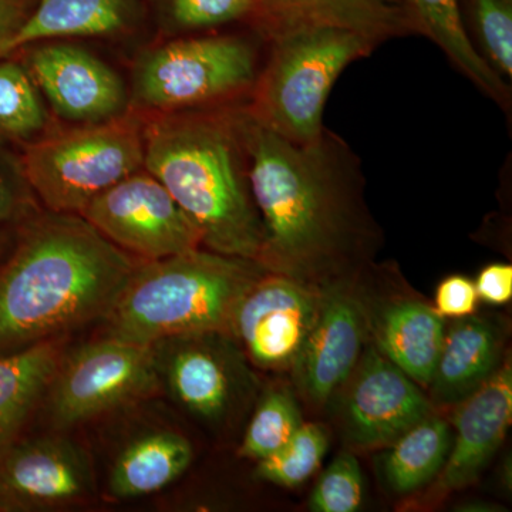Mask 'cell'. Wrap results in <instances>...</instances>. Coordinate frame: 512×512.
Segmentation results:
<instances>
[{
    "label": "cell",
    "instance_id": "cell-35",
    "mask_svg": "<svg viewBox=\"0 0 512 512\" xmlns=\"http://www.w3.org/2000/svg\"><path fill=\"white\" fill-rule=\"evenodd\" d=\"M9 245L10 235L8 227H0V259H2L6 252H8Z\"/></svg>",
    "mask_w": 512,
    "mask_h": 512
},
{
    "label": "cell",
    "instance_id": "cell-2",
    "mask_svg": "<svg viewBox=\"0 0 512 512\" xmlns=\"http://www.w3.org/2000/svg\"><path fill=\"white\" fill-rule=\"evenodd\" d=\"M137 264L82 215H32L0 259V355L106 318Z\"/></svg>",
    "mask_w": 512,
    "mask_h": 512
},
{
    "label": "cell",
    "instance_id": "cell-19",
    "mask_svg": "<svg viewBox=\"0 0 512 512\" xmlns=\"http://www.w3.org/2000/svg\"><path fill=\"white\" fill-rule=\"evenodd\" d=\"M501 357L503 335L494 323L473 315L458 319L444 335L429 384L431 403H460L494 375Z\"/></svg>",
    "mask_w": 512,
    "mask_h": 512
},
{
    "label": "cell",
    "instance_id": "cell-4",
    "mask_svg": "<svg viewBox=\"0 0 512 512\" xmlns=\"http://www.w3.org/2000/svg\"><path fill=\"white\" fill-rule=\"evenodd\" d=\"M266 272L252 259L201 247L141 261L106 316L109 335L153 345L188 333H229L239 302Z\"/></svg>",
    "mask_w": 512,
    "mask_h": 512
},
{
    "label": "cell",
    "instance_id": "cell-28",
    "mask_svg": "<svg viewBox=\"0 0 512 512\" xmlns=\"http://www.w3.org/2000/svg\"><path fill=\"white\" fill-rule=\"evenodd\" d=\"M302 424V413L293 394L286 389L268 390L249 421L239 456L254 461L271 456L292 439Z\"/></svg>",
    "mask_w": 512,
    "mask_h": 512
},
{
    "label": "cell",
    "instance_id": "cell-3",
    "mask_svg": "<svg viewBox=\"0 0 512 512\" xmlns=\"http://www.w3.org/2000/svg\"><path fill=\"white\" fill-rule=\"evenodd\" d=\"M242 106L144 116V168L183 208L205 248L258 262L264 231L249 184Z\"/></svg>",
    "mask_w": 512,
    "mask_h": 512
},
{
    "label": "cell",
    "instance_id": "cell-9",
    "mask_svg": "<svg viewBox=\"0 0 512 512\" xmlns=\"http://www.w3.org/2000/svg\"><path fill=\"white\" fill-rule=\"evenodd\" d=\"M79 215L141 261H157L202 245L200 232L183 208L146 168L101 192Z\"/></svg>",
    "mask_w": 512,
    "mask_h": 512
},
{
    "label": "cell",
    "instance_id": "cell-33",
    "mask_svg": "<svg viewBox=\"0 0 512 512\" xmlns=\"http://www.w3.org/2000/svg\"><path fill=\"white\" fill-rule=\"evenodd\" d=\"M478 299L491 305H505L512 298V266L491 264L481 269L476 282Z\"/></svg>",
    "mask_w": 512,
    "mask_h": 512
},
{
    "label": "cell",
    "instance_id": "cell-32",
    "mask_svg": "<svg viewBox=\"0 0 512 512\" xmlns=\"http://www.w3.org/2000/svg\"><path fill=\"white\" fill-rule=\"evenodd\" d=\"M434 302L440 316L460 319L474 315L478 302L476 286L467 276H448L437 288Z\"/></svg>",
    "mask_w": 512,
    "mask_h": 512
},
{
    "label": "cell",
    "instance_id": "cell-22",
    "mask_svg": "<svg viewBox=\"0 0 512 512\" xmlns=\"http://www.w3.org/2000/svg\"><path fill=\"white\" fill-rule=\"evenodd\" d=\"M194 451L177 431L154 430L130 441L111 467L109 487L113 497H144L163 490L191 466Z\"/></svg>",
    "mask_w": 512,
    "mask_h": 512
},
{
    "label": "cell",
    "instance_id": "cell-26",
    "mask_svg": "<svg viewBox=\"0 0 512 512\" xmlns=\"http://www.w3.org/2000/svg\"><path fill=\"white\" fill-rule=\"evenodd\" d=\"M456 5L474 52L512 86V0H456Z\"/></svg>",
    "mask_w": 512,
    "mask_h": 512
},
{
    "label": "cell",
    "instance_id": "cell-16",
    "mask_svg": "<svg viewBox=\"0 0 512 512\" xmlns=\"http://www.w3.org/2000/svg\"><path fill=\"white\" fill-rule=\"evenodd\" d=\"M457 404L456 434L440 473L444 490L473 484L503 444L512 419L510 360H504L490 379Z\"/></svg>",
    "mask_w": 512,
    "mask_h": 512
},
{
    "label": "cell",
    "instance_id": "cell-34",
    "mask_svg": "<svg viewBox=\"0 0 512 512\" xmlns=\"http://www.w3.org/2000/svg\"><path fill=\"white\" fill-rule=\"evenodd\" d=\"M33 8L35 0H0V57Z\"/></svg>",
    "mask_w": 512,
    "mask_h": 512
},
{
    "label": "cell",
    "instance_id": "cell-1",
    "mask_svg": "<svg viewBox=\"0 0 512 512\" xmlns=\"http://www.w3.org/2000/svg\"><path fill=\"white\" fill-rule=\"evenodd\" d=\"M241 131L266 271L308 282L372 247L363 164L348 141L326 127L315 140L293 143L256 123L245 104Z\"/></svg>",
    "mask_w": 512,
    "mask_h": 512
},
{
    "label": "cell",
    "instance_id": "cell-18",
    "mask_svg": "<svg viewBox=\"0 0 512 512\" xmlns=\"http://www.w3.org/2000/svg\"><path fill=\"white\" fill-rule=\"evenodd\" d=\"M146 0H35V8L6 45L3 56L43 40L113 37L143 18Z\"/></svg>",
    "mask_w": 512,
    "mask_h": 512
},
{
    "label": "cell",
    "instance_id": "cell-12",
    "mask_svg": "<svg viewBox=\"0 0 512 512\" xmlns=\"http://www.w3.org/2000/svg\"><path fill=\"white\" fill-rule=\"evenodd\" d=\"M322 292L292 276L266 272L237 306L229 335L256 367L292 369L318 318Z\"/></svg>",
    "mask_w": 512,
    "mask_h": 512
},
{
    "label": "cell",
    "instance_id": "cell-6",
    "mask_svg": "<svg viewBox=\"0 0 512 512\" xmlns=\"http://www.w3.org/2000/svg\"><path fill=\"white\" fill-rule=\"evenodd\" d=\"M264 39V59L245 110L293 143L322 134L323 113L340 74L379 47L348 30L322 26L276 30Z\"/></svg>",
    "mask_w": 512,
    "mask_h": 512
},
{
    "label": "cell",
    "instance_id": "cell-27",
    "mask_svg": "<svg viewBox=\"0 0 512 512\" xmlns=\"http://www.w3.org/2000/svg\"><path fill=\"white\" fill-rule=\"evenodd\" d=\"M255 0H157V18L168 37L248 26Z\"/></svg>",
    "mask_w": 512,
    "mask_h": 512
},
{
    "label": "cell",
    "instance_id": "cell-31",
    "mask_svg": "<svg viewBox=\"0 0 512 512\" xmlns=\"http://www.w3.org/2000/svg\"><path fill=\"white\" fill-rule=\"evenodd\" d=\"M35 200L20 156L0 143V227L19 225L32 217Z\"/></svg>",
    "mask_w": 512,
    "mask_h": 512
},
{
    "label": "cell",
    "instance_id": "cell-29",
    "mask_svg": "<svg viewBox=\"0 0 512 512\" xmlns=\"http://www.w3.org/2000/svg\"><path fill=\"white\" fill-rule=\"evenodd\" d=\"M328 446L319 424L303 423L281 450L256 461L255 477L278 487H299L318 470Z\"/></svg>",
    "mask_w": 512,
    "mask_h": 512
},
{
    "label": "cell",
    "instance_id": "cell-15",
    "mask_svg": "<svg viewBox=\"0 0 512 512\" xmlns=\"http://www.w3.org/2000/svg\"><path fill=\"white\" fill-rule=\"evenodd\" d=\"M367 318L355 295L330 286L322 292L318 318L293 365L303 396L313 404H326L342 390L362 357Z\"/></svg>",
    "mask_w": 512,
    "mask_h": 512
},
{
    "label": "cell",
    "instance_id": "cell-7",
    "mask_svg": "<svg viewBox=\"0 0 512 512\" xmlns=\"http://www.w3.org/2000/svg\"><path fill=\"white\" fill-rule=\"evenodd\" d=\"M23 171L47 211L80 214L90 201L144 168V116L46 133L23 147Z\"/></svg>",
    "mask_w": 512,
    "mask_h": 512
},
{
    "label": "cell",
    "instance_id": "cell-8",
    "mask_svg": "<svg viewBox=\"0 0 512 512\" xmlns=\"http://www.w3.org/2000/svg\"><path fill=\"white\" fill-rule=\"evenodd\" d=\"M50 416L72 427L160 387L153 346L110 336L87 343L59 363L50 383Z\"/></svg>",
    "mask_w": 512,
    "mask_h": 512
},
{
    "label": "cell",
    "instance_id": "cell-13",
    "mask_svg": "<svg viewBox=\"0 0 512 512\" xmlns=\"http://www.w3.org/2000/svg\"><path fill=\"white\" fill-rule=\"evenodd\" d=\"M94 495L86 453L63 437H18L0 451V512L50 510Z\"/></svg>",
    "mask_w": 512,
    "mask_h": 512
},
{
    "label": "cell",
    "instance_id": "cell-14",
    "mask_svg": "<svg viewBox=\"0 0 512 512\" xmlns=\"http://www.w3.org/2000/svg\"><path fill=\"white\" fill-rule=\"evenodd\" d=\"M342 389L346 390L343 429L356 447H387L414 424L436 413L419 384L375 346L362 353Z\"/></svg>",
    "mask_w": 512,
    "mask_h": 512
},
{
    "label": "cell",
    "instance_id": "cell-5",
    "mask_svg": "<svg viewBox=\"0 0 512 512\" xmlns=\"http://www.w3.org/2000/svg\"><path fill=\"white\" fill-rule=\"evenodd\" d=\"M264 52L265 39L251 26L170 37L138 55L130 111L150 116L247 104Z\"/></svg>",
    "mask_w": 512,
    "mask_h": 512
},
{
    "label": "cell",
    "instance_id": "cell-21",
    "mask_svg": "<svg viewBox=\"0 0 512 512\" xmlns=\"http://www.w3.org/2000/svg\"><path fill=\"white\" fill-rule=\"evenodd\" d=\"M402 3L414 35L426 37L439 47L451 66L511 119L512 86L498 77L468 43L458 19L456 0H402Z\"/></svg>",
    "mask_w": 512,
    "mask_h": 512
},
{
    "label": "cell",
    "instance_id": "cell-10",
    "mask_svg": "<svg viewBox=\"0 0 512 512\" xmlns=\"http://www.w3.org/2000/svg\"><path fill=\"white\" fill-rule=\"evenodd\" d=\"M151 346L160 386L201 419H225L251 387L244 352L229 333H188Z\"/></svg>",
    "mask_w": 512,
    "mask_h": 512
},
{
    "label": "cell",
    "instance_id": "cell-17",
    "mask_svg": "<svg viewBox=\"0 0 512 512\" xmlns=\"http://www.w3.org/2000/svg\"><path fill=\"white\" fill-rule=\"evenodd\" d=\"M248 26L262 37L301 26L342 29L377 46L414 36L402 0H255Z\"/></svg>",
    "mask_w": 512,
    "mask_h": 512
},
{
    "label": "cell",
    "instance_id": "cell-30",
    "mask_svg": "<svg viewBox=\"0 0 512 512\" xmlns=\"http://www.w3.org/2000/svg\"><path fill=\"white\" fill-rule=\"evenodd\" d=\"M365 483L359 461L342 453L323 471L313 488L309 507L315 512H353L360 508Z\"/></svg>",
    "mask_w": 512,
    "mask_h": 512
},
{
    "label": "cell",
    "instance_id": "cell-11",
    "mask_svg": "<svg viewBox=\"0 0 512 512\" xmlns=\"http://www.w3.org/2000/svg\"><path fill=\"white\" fill-rule=\"evenodd\" d=\"M19 57L50 110L76 126L106 123L130 111L126 84L109 64L66 40H43Z\"/></svg>",
    "mask_w": 512,
    "mask_h": 512
},
{
    "label": "cell",
    "instance_id": "cell-20",
    "mask_svg": "<svg viewBox=\"0 0 512 512\" xmlns=\"http://www.w3.org/2000/svg\"><path fill=\"white\" fill-rule=\"evenodd\" d=\"M375 348L419 386L429 387L446 326L436 309L419 301L384 306L373 325Z\"/></svg>",
    "mask_w": 512,
    "mask_h": 512
},
{
    "label": "cell",
    "instance_id": "cell-25",
    "mask_svg": "<svg viewBox=\"0 0 512 512\" xmlns=\"http://www.w3.org/2000/svg\"><path fill=\"white\" fill-rule=\"evenodd\" d=\"M45 99L16 55L0 57V143L28 146L49 133Z\"/></svg>",
    "mask_w": 512,
    "mask_h": 512
},
{
    "label": "cell",
    "instance_id": "cell-24",
    "mask_svg": "<svg viewBox=\"0 0 512 512\" xmlns=\"http://www.w3.org/2000/svg\"><path fill=\"white\" fill-rule=\"evenodd\" d=\"M451 443L453 434L447 421L436 413L430 414L387 446L380 458L384 483L394 493L419 490L439 476Z\"/></svg>",
    "mask_w": 512,
    "mask_h": 512
},
{
    "label": "cell",
    "instance_id": "cell-23",
    "mask_svg": "<svg viewBox=\"0 0 512 512\" xmlns=\"http://www.w3.org/2000/svg\"><path fill=\"white\" fill-rule=\"evenodd\" d=\"M59 363V346L49 340L0 355V451L22 436Z\"/></svg>",
    "mask_w": 512,
    "mask_h": 512
}]
</instances>
